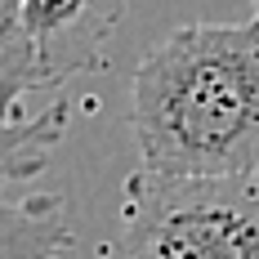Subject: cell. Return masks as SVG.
<instances>
[{
    "instance_id": "6da1fadb",
    "label": "cell",
    "mask_w": 259,
    "mask_h": 259,
    "mask_svg": "<svg viewBox=\"0 0 259 259\" xmlns=\"http://www.w3.org/2000/svg\"><path fill=\"white\" fill-rule=\"evenodd\" d=\"M134 139L152 175L259 170V23H188L134 72Z\"/></svg>"
},
{
    "instance_id": "7a4b0ae2",
    "label": "cell",
    "mask_w": 259,
    "mask_h": 259,
    "mask_svg": "<svg viewBox=\"0 0 259 259\" xmlns=\"http://www.w3.org/2000/svg\"><path fill=\"white\" fill-rule=\"evenodd\" d=\"M116 259H259V179L152 175L125 179Z\"/></svg>"
},
{
    "instance_id": "3957f363",
    "label": "cell",
    "mask_w": 259,
    "mask_h": 259,
    "mask_svg": "<svg viewBox=\"0 0 259 259\" xmlns=\"http://www.w3.org/2000/svg\"><path fill=\"white\" fill-rule=\"evenodd\" d=\"M67 125V103H54L36 116L0 107V259H54L72 246L58 201H14L9 183L45 170V152Z\"/></svg>"
},
{
    "instance_id": "277c9868",
    "label": "cell",
    "mask_w": 259,
    "mask_h": 259,
    "mask_svg": "<svg viewBox=\"0 0 259 259\" xmlns=\"http://www.w3.org/2000/svg\"><path fill=\"white\" fill-rule=\"evenodd\" d=\"M23 18L40 80L54 90L103 63L107 40L125 18V0H23Z\"/></svg>"
},
{
    "instance_id": "5b68a950",
    "label": "cell",
    "mask_w": 259,
    "mask_h": 259,
    "mask_svg": "<svg viewBox=\"0 0 259 259\" xmlns=\"http://www.w3.org/2000/svg\"><path fill=\"white\" fill-rule=\"evenodd\" d=\"M45 90L36 67V45L23 18V0H0V107H18V99Z\"/></svg>"
},
{
    "instance_id": "8992f818",
    "label": "cell",
    "mask_w": 259,
    "mask_h": 259,
    "mask_svg": "<svg viewBox=\"0 0 259 259\" xmlns=\"http://www.w3.org/2000/svg\"><path fill=\"white\" fill-rule=\"evenodd\" d=\"M255 23H259V0H255Z\"/></svg>"
},
{
    "instance_id": "52a82bcc",
    "label": "cell",
    "mask_w": 259,
    "mask_h": 259,
    "mask_svg": "<svg viewBox=\"0 0 259 259\" xmlns=\"http://www.w3.org/2000/svg\"><path fill=\"white\" fill-rule=\"evenodd\" d=\"M255 179H259V170H255Z\"/></svg>"
}]
</instances>
